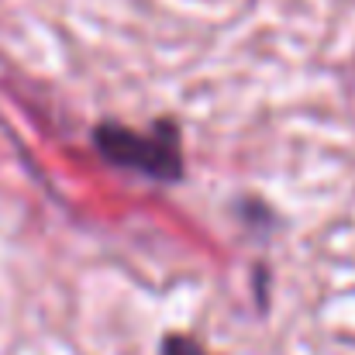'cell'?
I'll return each mask as SVG.
<instances>
[{
  "instance_id": "cell-1",
  "label": "cell",
  "mask_w": 355,
  "mask_h": 355,
  "mask_svg": "<svg viewBox=\"0 0 355 355\" xmlns=\"http://www.w3.org/2000/svg\"><path fill=\"white\" fill-rule=\"evenodd\" d=\"M97 152L121 169H138L152 180H180L183 173V155H180V138L173 124H159L152 135L121 128V124H101L94 131Z\"/></svg>"
},
{
  "instance_id": "cell-2",
  "label": "cell",
  "mask_w": 355,
  "mask_h": 355,
  "mask_svg": "<svg viewBox=\"0 0 355 355\" xmlns=\"http://www.w3.org/2000/svg\"><path fill=\"white\" fill-rule=\"evenodd\" d=\"M162 355H207V352H204L197 342H190L187 335H166Z\"/></svg>"
}]
</instances>
